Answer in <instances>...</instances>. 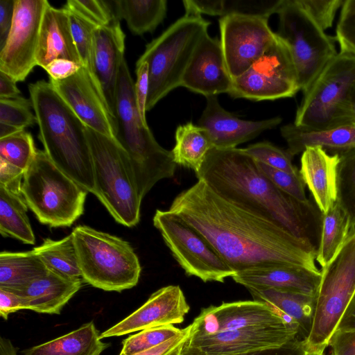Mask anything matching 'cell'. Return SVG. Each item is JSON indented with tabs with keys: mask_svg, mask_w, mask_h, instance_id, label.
I'll return each mask as SVG.
<instances>
[{
	"mask_svg": "<svg viewBox=\"0 0 355 355\" xmlns=\"http://www.w3.org/2000/svg\"><path fill=\"white\" fill-rule=\"evenodd\" d=\"M168 210L200 232L235 272L272 265L320 271L312 243L220 196L203 180L180 193Z\"/></svg>",
	"mask_w": 355,
	"mask_h": 355,
	"instance_id": "6da1fadb",
	"label": "cell"
},
{
	"mask_svg": "<svg viewBox=\"0 0 355 355\" xmlns=\"http://www.w3.org/2000/svg\"><path fill=\"white\" fill-rule=\"evenodd\" d=\"M216 193L318 246L322 214L279 189L244 148H212L196 173Z\"/></svg>",
	"mask_w": 355,
	"mask_h": 355,
	"instance_id": "7a4b0ae2",
	"label": "cell"
},
{
	"mask_svg": "<svg viewBox=\"0 0 355 355\" xmlns=\"http://www.w3.org/2000/svg\"><path fill=\"white\" fill-rule=\"evenodd\" d=\"M39 139L51 162L88 193H95L92 157L86 126L51 83L28 85Z\"/></svg>",
	"mask_w": 355,
	"mask_h": 355,
	"instance_id": "3957f363",
	"label": "cell"
},
{
	"mask_svg": "<svg viewBox=\"0 0 355 355\" xmlns=\"http://www.w3.org/2000/svg\"><path fill=\"white\" fill-rule=\"evenodd\" d=\"M114 123L116 139L129 156L143 199L158 181L174 175L177 164L171 151L161 146L141 121L125 58L117 81Z\"/></svg>",
	"mask_w": 355,
	"mask_h": 355,
	"instance_id": "277c9868",
	"label": "cell"
},
{
	"mask_svg": "<svg viewBox=\"0 0 355 355\" xmlns=\"http://www.w3.org/2000/svg\"><path fill=\"white\" fill-rule=\"evenodd\" d=\"M210 22L202 15L185 14L159 36L148 43L136 64L148 65L149 92L146 112L173 89L181 86L182 79L193 51L208 33Z\"/></svg>",
	"mask_w": 355,
	"mask_h": 355,
	"instance_id": "5b68a950",
	"label": "cell"
},
{
	"mask_svg": "<svg viewBox=\"0 0 355 355\" xmlns=\"http://www.w3.org/2000/svg\"><path fill=\"white\" fill-rule=\"evenodd\" d=\"M90 146L94 195L114 219L131 227L140 220L141 198L128 155L116 139L86 127Z\"/></svg>",
	"mask_w": 355,
	"mask_h": 355,
	"instance_id": "8992f818",
	"label": "cell"
},
{
	"mask_svg": "<svg viewBox=\"0 0 355 355\" xmlns=\"http://www.w3.org/2000/svg\"><path fill=\"white\" fill-rule=\"evenodd\" d=\"M71 234L84 282L117 292L137 284L141 267L128 242L86 225L76 226Z\"/></svg>",
	"mask_w": 355,
	"mask_h": 355,
	"instance_id": "52a82bcc",
	"label": "cell"
},
{
	"mask_svg": "<svg viewBox=\"0 0 355 355\" xmlns=\"http://www.w3.org/2000/svg\"><path fill=\"white\" fill-rule=\"evenodd\" d=\"M87 191L37 150L25 171L21 194L37 220L51 227H70L84 213Z\"/></svg>",
	"mask_w": 355,
	"mask_h": 355,
	"instance_id": "ba28073f",
	"label": "cell"
},
{
	"mask_svg": "<svg viewBox=\"0 0 355 355\" xmlns=\"http://www.w3.org/2000/svg\"><path fill=\"white\" fill-rule=\"evenodd\" d=\"M355 293V230L338 254L322 268L306 352L322 354Z\"/></svg>",
	"mask_w": 355,
	"mask_h": 355,
	"instance_id": "9c48e42d",
	"label": "cell"
},
{
	"mask_svg": "<svg viewBox=\"0 0 355 355\" xmlns=\"http://www.w3.org/2000/svg\"><path fill=\"white\" fill-rule=\"evenodd\" d=\"M277 14L276 34L289 49L300 89L304 92L338 54L336 37L326 34L296 0H284Z\"/></svg>",
	"mask_w": 355,
	"mask_h": 355,
	"instance_id": "30bf717a",
	"label": "cell"
},
{
	"mask_svg": "<svg viewBox=\"0 0 355 355\" xmlns=\"http://www.w3.org/2000/svg\"><path fill=\"white\" fill-rule=\"evenodd\" d=\"M355 83V55L340 51L303 92L293 123L307 130L336 127L338 114Z\"/></svg>",
	"mask_w": 355,
	"mask_h": 355,
	"instance_id": "8fae6325",
	"label": "cell"
},
{
	"mask_svg": "<svg viewBox=\"0 0 355 355\" xmlns=\"http://www.w3.org/2000/svg\"><path fill=\"white\" fill-rule=\"evenodd\" d=\"M153 221L187 275L223 283L236 273L200 232L175 214L157 209Z\"/></svg>",
	"mask_w": 355,
	"mask_h": 355,
	"instance_id": "7c38bea8",
	"label": "cell"
},
{
	"mask_svg": "<svg viewBox=\"0 0 355 355\" xmlns=\"http://www.w3.org/2000/svg\"><path fill=\"white\" fill-rule=\"evenodd\" d=\"M300 90L289 49L277 35L265 53L247 71L233 79L228 94L234 98L272 101L292 97Z\"/></svg>",
	"mask_w": 355,
	"mask_h": 355,
	"instance_id": "4fadbf2b",
	"label": "cell"
},
{
	"mask_svg": "<svg viewBox=\"0 0 355 355\" xmlns=\"http://www.w3.org/2000/svg\"><path fill=\"white\" fill-rule=\"evenodd\" d=\"M46 0H15L12 25L0 50V71L24 81L37 66L35 53Z\"/></svg>",
	"mask_w": 355,
	"mask_h": 355,
	"instance_id": "5bb4252c",
	"label": "cell"
},
{
	"mask_svg": "<svg viewBox=\"0 0 355 355\" xmlns=\"http://www.w3.org/2000/svg\"><path fill=\"white\" fill-rule=\"evenodd\" d=\"M220 44L234 79L247 71L277 38L268 18L229 15L219 19Z\"/></svg>",
	"mask_w": 355,
	"mask_h": 355,
	"instance_id": "9a60e30c",
	"label": "cell"
},
{
	"mask_svg": "<svg viewBox=\"0 0 355 355\" xmlns=\"http://www.w3.org/2000/svg\"><path fill=\"white\" fill-rule=\"evenodd\" d=\"M300 341L291 325L239 329L213 334H191L187 343L211 355L239 354L280 349Z\"/></svg>",
	"mask_w": 355,
	"mask_h": 355,
	"instance_id": "2e32d148",
	"label": "cell"
},
{
	"mask_svg": "<svg viewBox=\"0 0 355 355\" xmlns=\"http://www.w3.org/2000/svg\"><path fill=\"white\" fill-rule=\"evenodd\" d=\"M282 325L290 324L266 303L259 300L237 301L203 309L191 324V334H213L243 328Z\"/></svg>",
	"mask_w": 355,
	"mask_h": 355,
	"instance_id": "e0dca14e",
	"label": "cell"
},
{
	"mask_svg": "<svg viewBox=\"0 0 355 355\" xmlns=\"http://www.w3.org/2000/svg\"><path fill=\"white\" fill-rule=\"evenodd\" d=\"M49 82L86 127L116 139L114 120L85 67L68 78Z\"/></svg>",
	"mask_w": 355,
	"mask_h": 355,
	"instance_id": "ac0fdd59",
	"label": "cell"
},
{
	"mask_svg": "<svg viewBox=\"0 0 355 355\" xmlns=\"http://www.w3.org/2000/svg\"><path fill=\"white\" fill-rule=\"evenodd\" d=\"M189 309L178 285L162 287L132 313L102 332L101 338L120 336L146 329L179 324L183 322Z\"/></svg>",
	"mask_w": 355,
	"mask_h": 355,
	"instance_id": "d6986e66",
	"label": "cell"
},
{
	"mask_svg": "<svg viewBox=\"0 0 355 355\" xmlns=\"http://www.w3.org/2000/svg\"><path fill=\"white\" fill-rule=\"evenodd\" d=\"M232 83L220 40L206 34L193 51L181 86L208 97L229 94Z\"/></svg>",
	"mask_w": 355,
	"mask_h": 355,
	"instance_id": "ffe728a7",
	"label": "cell"
},
{
	"mask_svg": "<svg viewBox=\"0 0 355 355\" xmlns=\"http://www.w3.org/2000/svg\"><path fill=\"white\" fill-rule=\"evenodd\" d=\"M206 99V106L198 125L204 129L212 148H236L282 122V119L278 116L261 121L241 119L220 105L218 96H208Z\"/></svg>",
	"mask_w": 355,
	"mask_h": 355,
	"instance_id": "44dd1931",
	"label": "cell"
},
{
	"mask_svg": "<svg viewBox=\"0 0 355 355\" xmlns=\"http://www.w3.org/2000/svg\"><path fill=\"white\" fill-rule=\"evenodd\" d=\"M125 35L120 21L114 19L94 32V69L99 92L114 120L116 92L120 67L124 59Z\"/></svg>",
	"mask_w": 355,
	"mask_h": 355,
	"instance_id": "7402d4cb",
	"label": "cell"
},
{
	"mask_svg": "<svg viewBox=\"0 0 355 355\" xmlns=\"http://www.w3.org/2000/svg\"><path fill=\"white\" fill-rule=\"evenodd\" d=\"M234 281L250 289L275 288L316 297L321 271L291 265H272L236 272Z\"/></svg>",
	"mask_w": 355,
	"mask_h": 355,
	"instance_id": "603a6c76",
	"label": "cell"
},
{
	"mask_svg": "<svg viewBox=\"0 0 355 355\" xmlns=\"http://www.w3.org/2000/svg\"><path fill=\"white\" fill-rule=\"evenodd\" d=\"M340 156L319 146L306 147L302 153L300 173L317 208L325 214L338 200Z\"/></svg>",
	"mask_w": 355,
	"mask_h": 355,
	"instance_id": "cb8c5ba5",
	"label": "cell"
},
{
	"mask_svg": "<svg viewBox=\"0 0 355 355\" xmlns=\"http://www.w3.org/2000/svg\"><path fill=\"white\" fill-rule=\"evenodd\" d=\"M56 59L82 64L71 34L67 11L64 8H56L49 4L41 23L35 53L36 65L44 69Z\"/></svg>",
	"mask_w": 355,
	"mask_h": 355,
	"instance_id": "d4e9b609",
	"label": "cell"
},
{
	"mask_svg": "<svg viewBox=\"0 0 355 355\" xmlns=\"http://www.w3.org/2000/svg\"><path fill=\"white\" fill-rule=\"evenodd\" d=\"M83 279H72L48 270L26 286L10 291L23 296L28 310L40 313L60 314L66 304L80 289ZM9 291V290H8Z\"/></svg>",
	"mask_w": 355,
	"mask_h": 355,
	"instance_id": "484cf974",
	"label": "cell"
},
{
	"mask_svg": "<svg viewBox=\"0 0 355 355\" xmlns=\"http://www.w3.org/2000/svg\"><path fill=\"white\" fill-rule=\"evenodd\" d=\"M281 135L287 151L293 157L306 147L319 146L331 155H338L355 149V127L342 125L323 130H307L293 123L282 126Z\"/></svg>",
	"mask_w": 355,
	"mask_h": 355,
	"instance_id": "4316f807",
	"label": "cell"
},
{
	"mask_svg": "<svg viewBox=\"0 0 355 355\" xmlns=\"http://www.w3.org/2000/svg\"><path fill=\"white\" fill-rule=\"evenodd\" d=\"M248 291L254 300L266 303L286 323L295 327L301 342L308 338L315 313V297L275 288Z\"/></svg>",
	"mask_w": 355,
	"mask_h": 355,
	"instance_id": "83f0119b",
	"label": "cell"
},
{
	"mask_svg": "<svg viewBox=\"0 0 355 355\" xmlns=\"http://www.w3.org/2000/svg\"><path fill=\"white\" fill-rule=\"evenodd\" d=\"M110 346L101 340L93 322L25 350L21 355H100Z\"/></svg>",
	"mask_w": 355,
	"mask_h": 355,
	"instance_id": "f1b7e54d",
	"label": "cell"
},
{
	"mask_svg": "<svg viewBox=\"0 0 355 355\" xmlns=\"http://www.w3.org/2000/svg\"><path fill=\"white\" fill-rule=\"evenodd\" d=\"M355 230V218L338 200L322 218L316 261L322 268L338 254Z\"/></svg>",
	"mask_w": 355,
	"mask_h": 355,
	"instance_id": "f546056e",
	"label": "cell"
},
{
	"mask_svg": "<svg viewBox=\"0 0 355 355\" xmlns=\"http://www.w3.org/2000/svg\"><path fill=\"white\" fill-rule=\"evenodd\" d=\"M114 17L125 19L131 33L142 35L151 33L164 19L166 0H110Z\"/></svg>",
	"mask_w": 355,
	"mask_h": 355,
	"instance_id": "4dcf8cb0",
	"label": "cell"
},
{
	"mask_svg": "<svg viewBox=\"0 0 355 355\" xmlns=\"http://www.w3.org/2000/svg\"><path fill=\"white\" fill-rule=\"evenodd\" d=\"M47 268L33 250L0 253V288L20 289L43 276Z\"/></svg>",
	"mask_w": 355,
	"mask_h": 355,
	"instance_id": "1f68e13d",
	"label": "cell"
},
{
	"mask_svg": "<svg viewBox=\"0 0 355 355\" xmlns=\"http://www.w3.org/2000/svg\"><path fill=\"white\" fill-rule=\"evenodd\" d=\"M28 205L21 194L0 185V233L26 244H34L35 237L27 215Z\"/></svg>",
	"mask_w": 355,
	"mask_h": 355,
	"instance_id": "d6a6232c",
	"label": "cell"
},
{
	"mask_svg": "<svg viewBox=\"0 0 355 355\" xmlns=\"http://www.w3.org/2000/svg\"><path fill=\"white\" fill-rule=\"evenodd\" d=\"M212 148L204 129L191 122L179 125L175 131V144L171 153L176 164L199 171Z\"/></svg>",
	"mask_w": 355,
	"mask_h": 355,
	"instance_id": "836d02e7",
	"label": "cell"
},
{
	"mask_svg": "<svg viewBox=\"0 0 355 355\" xmlns=\"http://www.w3.org/2000/svg\"><path fill=\"white\" fill-rule=\"evenodd\" d=\"M48 270L72 279H83L71 233L60 240L46 239L33 249Z\"/></svg>",
	"mask_w": 355,
	"mask_h": 355,
	"instance_id": "e575fe53",
	"label": "cell"
},
{
	"mask_svg": "<svg viewBox=\"0 0 355 355\" xmlns=\"http://www.w3.org/2000/svg\"><path fill=\"white\" fill-rule=\"evenodd\" d=\"M37 150L32 135L25 130L0 139V158L24 171Z\"/></svg>",
	"mask_w": 355,
	"mask_h": 355,
	"instance_id": "d590c367",
	"label": "cell"
},
{
	"mask_svg": "<svg viewBox=\"0 0 355 355\" xmlns=\"http://www.w3.org/2000/svg\"><path fill=\"white\" fill-rule=\"evenodd\" d=\"M64 9L69 15L71 34L82 64L89 71L99 92L94 69V32L96 28L73 12Z\"/></svg>",
	"mask_w": 355,
	"mask_h": 355,
	"instance_id": "8d00e7d4",
	"label": "cell"
},
{
	"mask_svg": "<svg viewBox=\"0 0 355 355\" xmlns=\"http://www.w3.org/2000/svg\"><path fill=\"white\" fill-rule=\"evenodd\" d=\"M184 329L167 325L141 330L123 340L121 354L133 355L148 350L182 334Z\"/></svg>",
	"mask_w": 355,
	"mask_h": 355,
	"instance_id": "74e56055",
	"label": "cell"
},
{
	"mask_svg": "<svg viewBox=\"0 0 355 355\" xmlns=\"http://www.w3.org/2000/svg\"><path fill=\"white\" fill-rule=\"evenodd\" d=\"M63 8L96 28L109 24L115 18L110 0H68Z\"/></svg>",
	"mask_w": 355,
	"mask_h": 355,
	"instance_id": "f35d334b",
	"label": "cell"
},
{
	"mask_svg": "<svg viewBox=\"0 0 355 355\" xmlns=\"http://www.w3.org/2000/svg\"><path fill=\"white\" fill-rule=\"evenodd\" d=\"M339 156L338 200L355 218V149Z\"/></svg>",
	"mask_w": 355,
	"mask_h": 355,
	"instance_id": "ab89813d",
	"label": "cell"
},
{
	"mask_svg": "<svg viewBox=\"0 0 355 355\" xmlns=\"http://www.w3.org/2000/svg\"><path fill=\"white\" fill-rule=\"evenodd\" d=\"M31 99L20 96L17 98H0V123L12 125L23 130L37 123L32 112Z\"/></svg>",
	"mask_w": 355,
	"mask_h": 355,
	"instance_id": "60d3db41",
	"label": "cell"
},
{
	"mask_svg": "<svg viewBox=\"0 0 355 355\" xmlns=\"http://www.w3.org/2000/svg\"><path fill=\"white\" fill-rule=\"evenodd\" d=\"M244 149L257 162L294 175L300 174L292 163L293 157L287 150H284L268 141L256 143Z\"/></svg>",
	"mask_w": 355,
	"mask_h": 355,
	"instance_id": "b9f144b4",
	"label": "cell"
},
{
	"mask_svg": "<svg viewBox=\"0 0 355 355\" xmlns=\"http://www.w3.org/2000/svg\"><path fill=\"white\" fill-rule=\"evenodd\" d=\"M284 0H221V17L239 15L269 18L277 13Z\"/></svg>",
	"mask_w": 355,
	"mask_h": 355,
	"instance_id": "7bdbcfd3",
	"label": "cell"
},
{
	"mask_svg": "<svg viewBox=\"0 0 355 355\" xmlns=\"http://www.w3.org/2000/svg\"><path fill=\"white\" fill-rule=\"evenodd\" d=\"M257 164L261 173L279 189L302 203H310L306 196L305 184L300 174L294 175L257 161Z\"/></svg>",
	"mask_w": 355,
	"mask_h": 355,
	"instance_id": "ee69618b",
	"label": "cell"
},
{
	"mask_svg": "<svg viewBox=\"0 0 355 355\" xmlns=\"http://www.w3.org/2000/svg\"><path fill=\"white\" fill-rule=\"evenodd\" d=\"M345 0H296L318 26L325 31L333 25L336 14Z\"/></svg>",
	"mask_w": 355,
	"mask_h": 355,
	"instance_id": "f6af8a7d",
	"label": "cell"
},
{
	"mask_svg": "<svg viewBox=\"0 0 355 355\" xmlns=\"http://www.w3.org/2000/svg\"><path fill=\"white\" fill-rule=\"evenodd\" d=\"M335 37L340 51L355 55V12L341 10Z\"/></svg>",
	"mask_w": 355,
	"mask_h": 355,
	"instance_id": "bcb514c9",
	"label": "cell"
},
{
	"mask_svg": "<svg viewBox=\"0 0 355 355\" xmlns=\"http://www.w3.org/2000/svg\"><path fill=\"white\" fill-rule=\"evenodd\" d=\"M136 82L135 83V96L138 112L141 121L148 125L146 112V103L149 92L148 65L146 62L136 64Z\"/></svg>",
	"mask_w": 355,
	"mask_h": 355,
	"instance_id": "7dc6e473",
	"label": "cell"
},
{
	"mask_svg": "<svg viewBox=\"0 0 355 355\" xmlns=\"http://www.w3.org/2000/svg\"><path fill=\"white\" fill-rule=\"evenodd\" d=\"M24 172V170L0 158V185L9 191L21 194Z\"/></svg>",
	"mask_w": 355,
	"mask_h": 355,
	"instance_id": "c3c4849f",
	"label": "cell"
},
{
	"mask_svg": "<svg viewBox=\"0 0 355 355\" xmlns=\"http://www.w3.org/2000/svg\"><path fill=\"white\" fill-rule=\"evenodd\" d=\"M83 64L67 59H56L51 62L44 69L49 79L61 80L76 74Z\"/></svg>",
	"mask_w": 355,
	"mask_h": 355,
	"instance_id": "681fc988",
	"label": "cell"
},
{
	"mask_svg": "<svg viewBox=\"0 0 355 355\" xmlns=\"http://www.w3.org/2000/svg\"><path fill=\"white\" fill-rule=\"evenodd\" d=\"M22 309H28L26 300L12 291L0 288V315L7 320L8 315Z\"/></svg>",
	"mask_w": 355,
	"mask_h": 355,
	"instance_id": "f907efd6",
	"label": "cell"
},
{
	"mask_svg": "<svg viewBox=\"0 0 355 355\" xmlns=\"http://www.w3.org/2000/svg\"><path fill=\"white\" fill-rule=\"evenodd\" d=\"M329 346L332 355H355V331H335Z\"/></svg>",
	"mask_w": 355,
	"mask_h": 355,
	"instance_id": "816d5d0a",
	"label": "cell"
},
{
	"mask_svg": "<svg viewBox=\"0 0 355 355\" xmlns=\"http://www.w3.org/2000/svg\"><path fill=\"white\" fill-rule=\"evenodd\" d=\"M188 340V339H187ZM302 347L301 341L290 345L288 346L275 349H268L258 351L250 353L239 354H225V355H295V354ZM182 355H211L207 354L198 348L193 347L187 343V340L183 345Z\"/></svg>",
	"mask_w": 355,
	"mask_h": 355,
	"instance_id": "f5cc1de1",
	"label": "cell"
},
{
	"mask_svg": "<svg viewBox=\"0 0 355 355\" xmlns=\"http://www.w3.org/2000/svg\"><path fill=\"white\" fill-rule=\"evenodd\" d=\"M15 0H0V50L9 35L13 21Z\"/></svg>",
	"mask_w": 355,
	"mask_h": 355,
	"instance_id": "db71d44e",
	"label": "cell"
},
{
	"mask_svg": "<svg viewBox=\"0 0 355 355\" xmlns=\"http://www.w3.org/2000/svg\"><path fill=\"white\" fill-rule=\"evenodd\" d=\"M191 329V326L189 324L188 327L184 328V331L182 334L171 338L167 341L152 349L133 355H166L174 348L189 338ZM119 355L123 354L120 353Z\"/></svg>",
	"mask_w": 355,
	"mask_h": 355,
	"instance_id": "11a10c76",
	"label": "cell"
},
{
	"mask_svg": "<svg viewBox=\"0 0 355 355\" xmlns=\"http://www.w3.org/2000/svg\"><path fill=\"white\" fill-rule=\"evenodd\" d=\"M350 125L355 127V83L340 107L336 127Z\"/></svg>",
	"mask_w": 355,
	"mask_h": 355,
	"instance_id": "9f6ffc18",
	"label": "cell"
},
{
	"mask_svg": "<svg viewBox=\"0 0 355 355\" xmlns=\"http://www.w3.org/2000/svg\"><path fill=\"white\" fill-rule=\"evenodd\" d=\"M355 331V293L346 308L335 331Z\"/></svg>",
	"mask_w": 355,
	"mask_h": 355,
	"instance_id": "6f0895ef",
	"label": "cell"
},
{
	"mask_svg": "<svg viewBox=\"0 0 355 355\" xmlns=\"http://www.w3.org/2000/svg\"><path fill=\"white\" fill-rule=\"evenodd\" d=\"M16 81L0 71V98H17L21 96Z\"/></svg>",
	"mask_w": 355,
	"mask_h": 355,
	"instance_id": "680465c9",
	"label": "cell"
},
{
	"mask_svg": "<svg viewBox=\"0 0 355 355\" xmlns=\"http://www.w3.org/2000/svg\"><path fill=\"white\" fill-rule=\"evenodd\" d=\"M0 355H17L16 348L8 338H0Z\"/></svg>",
	"mask_w": 355,
	"mask_h": 355,
	"instance_id": "91938a15",
	"label": "cell"
},
{
	"mask_svg": "<svg viewBox=\"0 0 355 355\" xmlns=\"http://www.w3.org/2000/svg\"><path fill=\"white\" fill-rule=\"evenodd\" d=\"M21 131L12 125L0 123V139L10 136Z\"/></svg>",
	"mask_w": 355,
	"mask_h": 355,
	"instance_id": "94428289",
	"label": "cell"
},
{
	"mask_svg": "<svg viewBox=\"0 0 355 355\" xmlns=\"http://www.w3.org/2000/svg\"><path fill=\"white\" fill-rule=\"evenodd\" d=\"M341 10L344 11L355 12V0H345Z\"/></svg>",
	"mask_w": 355,
	"mask_h": 355,
	"instance_id": "6125c7cd",
	"label": "cell"
},
{
	"mask_svg": "<svg viewBox=\"0 0 355 355\" xmlns=\"http://www.w3.org/2000/svg\"><path fill=\"white\" fill-rule=\"evenodd\" d=\"M186 341L180 344L178 346H177L175 348H174L172 351H171L166 355H182V347Z\"/></svg>",
	"mask_w": 355,
	"mask_h": 355,
	"instance_id": "be15d7a7",
	"label": "cell"
},
{
	"mask_svg": "<svg viewBox=\"0 0 355 355\" xmlns=\"http://www.w3.org/2000/svg\"><path fill=\"white\" fill-rule=\"evenodd\" d=\"M295 355H322L315 353H311L306 351H304L302 347L299 349V351L295 354Z\"/></svg>",
	"mask_w": 355,
	"mask_h": 355,
	"instance_id": "e7e4bbea",
	"label": "cell"
},
{
	"mask_svg": "<svg viewBox=\"0 0 355 355\" xmlns=\"http://www.w3.org/2000/svg\"><path fill=\"white\" fill-rule=\"evenodd\" d=\"M322 355H324V354H322ZM331 355H332V354H331Z\"/></svg>",
	"mask_w": 355,
	"mask_h": 355,
	"instance_id": "03108f58",
	"label": "cell"
}]
</instances>
